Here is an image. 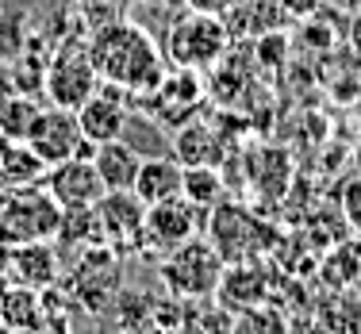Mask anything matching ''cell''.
Returning <instances> with one entry per match:
<instances>
[{
    "label": "cell",
    "instance_id": "1",
    "mask_svg": "<svg viewBox=\"0 0 361 334\" xmlns=\"http://www.w3.org/2000/svg\"><path fill=\"white\" fill-rule=\"evenodd\" d=\"M89 58L97 66L100 81L119 85L123 92H142L146 97L166 77L158 47L150 42L146 31L131 27V23H111V27H104L92 39Z\"/></svg>",
    "mask_w": 361,
    "mask_h": 334
},
{
    "label": "cell",
    "instance_id": "2",
    "mask_svg": "<svg viewBox=\"0 0 361 334\" xmlns=\"http://www.w3.org/2000/svg\"><path fill=\"white\" fill-rule=\"evenodd\" d=\"M223 269H227V261L204 238H188V242L173 246L169 254H161V280H166V288L173 296H185V299L216 296Z\"/></svg>",
    "mask_w": 361,
    "mask_h": 334
},
{
    "label": "cell",
    "instance_id": "3",
    "mask_svg": "<svg viewBox=\"0 0 361 334\" xmlns=\"http://www.w3.org/2000/svg\"><path fill=\"white\" fill-rule=\"evenodd\" d=\"M227 23L216 20L212 12H185L173 20L166 35V54L173 58L180 70H204V66L219 62L227 50Z\"/></svg>",
    "mask_w": 361,
    "mask_h": 334
},
{
    "label": "cell",
    "instance_id": "4",
    "mask_svg": "<svg viewBox=\"0 0 361 334\" xmlns=\"http://www.w3.org/2000/svg\"><path fill=\"white\" fill-rule=\"evenodd\" d=\"M27 142L35 150V158L42 166H58V161H70V158H92V142L81 135V123H77V111L70 108H39L35 123L27 131Z\"/></svg>",
    "mask_w": 361,
    "mask_h": 334
},
{
    "label": "cell",
    "instance_id": "5",
    "mask_svg": "<svg viewBox=\"0 0 361 334\" xmlns=\"http://www.w3.org/2000/svg\"><path fill=\"white\" fill-rule=\"evenodd\" d=\"M47 192L54 196V204L66 211H89L104 200V181H100L92 158H70L50 166L47 173Z\"/></svg>",
    "mask_w": 361,
    "mask_h": 334
},
{
    "label": "cell",
    "instance_id": "6",
    "mask_svg": "<svg viewBox=\"0 0 361 334\" xmlns=\"http://www.w3.org/2000/svg\"><path fill=\"white\" fill-rule=\"evenodd\" d=\"M97 89H100V73H97V66H92L89 54H81V50H62V54L50 62L47 97L54 108L77 111Z\"/></svg>",
    "mask_w": 361,
    "mask_h": 334
},
{
    "label": "cell",
    "instance_id": "7",
    "mask_svg": "<svg viewBox=\"0 0 361 334\" xmlns=\"http://www.w3.org/2000/svg\"><path fill=\"white\" fill-rule=\"evenodd\" d=\"M196 227H200V208L188 204L185 196H173V200H161L146 208L142 242H146V250L169 254L173 246L196 238Z\"/></svg>",
    "mask_w": 361,
    "mask_h": 334
},
{
    "label": "cell",
    "instance_id": "8",
    "mask_svg": "<svg viewBox=\"0 0 361 334\" xmlns=\"http://www.w3.org/2000/svg\"><path fill=\"white\" fill-rule=\"evenodd\" d=\"M127 119H131V108H127V97L119 85L100 81V89L77 108V123H81V135L100 147V142H116L123 139L127 131Z\"/></svg>",
    "mask_w": 361,
    "mask_h": 334
},
{
    "label": "cell",
    "instance_id": "9",
    "mask_svg": "<svg viewBox=\"0 0 361 334\" xmlns=\"http://www.w3.org/2000/svg\"><path fill=\"white\" fill-rule=\"evenodd\" d=\"M0 230H8L12 242H42L54 230H62V208L54 204L50 192H27L8 204V211L0 216Z\"/></svg>",
    "mask_w": 361,
    "mask_h": 334
},
{
    "label": "cell",
    "instance_id": "10",
    "mask_svg": "<svg viewBox=\"0 0 361 334\" xmlns=\"http://www.w3.org/2000/svg\"><path fill=\"white\" fill-rule=\"evenodd\" d=\"M257 219L243 208H231V204H216V216H212V246L219 250L223 261H254L265 250V242L257 238Z\"/></svg>",
    "mask_w": 361,
    "mask_h": 334
},
{
    "label": "cell",
    "instance_id": "11",
    "mask_svg": "<svg viewBox=\"0 0 361 334\" xmlns=\"http://www.w3.org/2000/svg\"><path fill=\"white\" fill-rule=\"evenodd\" d=\"M97 219H100V235L116 238V242H127L146 250L142 242V223H146V204L135 192H104V200L97 204Z\"/></svg>",
    "mask_w": 361,
    "mask_h": 334
},
{
    "label": "cell",
    "instance_id": "12",
    "mask_svg": "<svg viewBox=\"0 0 361 334\" xmlns=\"http://www.w3.org/2000/svg\"><path fill=\"white\" fill-rule=\"evenodd\" d=\"M180 185H185V166H180L177 158H169V154H154V158H142L131 192L150 208V204L180 196Z\"/></svg>",
    "mask_w": 361,
    "mask_h": 334
},
{
    "label": "cell",
    "instance_id": "13",
    "mask_svg": "<svg viewBox=\"0 0 361 334\" xmlns=\"http://www.w3.org/2000/svg\"><path fill=\"white\" fill-rule=\"evenodd\" d=\"M92 166H97L100 181H104V192H131L135 177H139V166H142V154L127 139L100 142L92 150Z\"/></svg>",
    "mask_w": 361,
    "mask_h": 334
},
{
    "label": "cell",
    "instance_id": "14",
    "mask_svg": "<svg viewBox=\"0 0 361 334\" xmlns=\"http://www.w3.org/2000/svg\"><path fill=\"white\" fill-rule=\"evenodd\" d=\"M216 296L231 307H257L262 296H265V277L250 261H231L227 269H223V280H219Z\"/></svg>",
    "mask_w": 361,
    "mask_h": 334
},
{
    "label": "cell",
    "instance_id": "15",
    "mask_svg": "<svg viewBox=\"0 0 361 334\" xmlns=\"http://www.w3.org/2000/svg\"><path fill=\"white\" fill-rule=\"evenodd\" d=\"M12 269H16V277L23 280V288H47L50 280H54V273H58V265H54V254H50V246H42V242H20L16 246V254H12Z\"/></svg>",
    "mask_w": 361,
    "mask_h": 334
},
{
    "label": "cell",
    "instance_id": "16",
    "mask_svg": "<svg viewBox=\"0 0 361 334\" xmlns=\"http://www.w3.org/2000/svg\"><path fill=\"white\" fill-rule=\"evenodd\" d=\"M180 196L196 208H216L223 204V177L216 166H185V185H180Z\"/></svg>",
    "mask_w": 361,
    "mask_h": 334
},
{
    "label": "cell",
    "instance_id": "17",
    "mask_svg": "<svg viewBox=\"0 0 361 334\" xmlns=\"http://www.w3.org/2000/svg\"><path fill=\"white\" fill-rule=\"evenodd\" d=\"M35 116H39L35 100L12 97L4 108H0V131H4L12 142H23V139H27V131H31V123H35Z\"/></svg>",
    "mask_w": 361,
    "mask_h": 334
},
{
    "label": "cell",
    "instance_id": "18",
    "mask_svg": "<svg viewBox=\"0 0 361 334\" xmlns=\"http://www.w3.org/2000/svg\"><path fill=\"white\" fill-rule=\"evenodd\" d=\"M0 315H4L12 327H27L23 319H31L35 315L39 319V299H35V288H16V292H8L0 299Z\"/></svg>",
    "mask_w": 361,
    "mask_h": 334
},
{
    "label": "cell",
    "instance_id": "19",
    "mask_svg": "<svg viewBox=\"0 0 361 334\" xmlns=\"http://www.w3.org/2000/svg\"><path fill=\"white\" fill-rule=\"evenodd\" d=\"M346 219H350V227L361 230V181L346 185Z\"/></svg>",
    "mask_w": 361,
    "mask_h": 334
},
{
    "label": "cell",
    "instance_id": "20",
    "mask_svg": "<svg viewBox=\"0 0 361 334\" xmlns=\"http://www.w3.org/2000/svg\"><path fill=\"white\" fill-rule=\"evenodd\" d=\"M277 8L285 16H300V20H304V16H312L315 8H319V0H277Z\"/></svg>",
    "mask_w": 361,
    "mask_h": 334
},
{
    "label": "cell",
    "instance_id": "21",
    "mask_svg": "<svg viewBox=\"0 0 361 334\" xmlns=\"http://www.w3.org/2000/svg\"><path fill=\"white\" fill-rule=\"evenodd\" d=\"M350 42H354V47L361 50V8H357L354 20H350Z\"/></svg>",
    "mask_w": 361,
    "mask_h": 334
}]
</instances>
